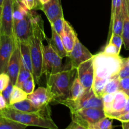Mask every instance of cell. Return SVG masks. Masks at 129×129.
Instances as JSON below:
<instances>
[{"label": "cell", "mask_w": 129, "mask_h": 129, "mask_svg": "<svg viewBox=\"0 0 129 129\" xmlns=\"http://www.w3.org/2000/svg\"><path fill=\"white\" fill-rule=\"evenodd\" d=\"M49 1V0H40V3H41V4L42 5H44V4H46V3H48Z\"/></svg>", "instance_id": "obj_45"}, {"label": "cell", "mask_w": 129, "mask_h": 129, "mask_svg": "<svg viewBox=\"0 0 129 129\" xmlns=\"http://www.w3.org/2000/svg\"><path fill=\"white\" fill-rule=\"evenodd\" d=\"M62 58L52 49L49 44L43 45L42 74L48 77L51 74L71 68L70 64L63 66Z\"/></svg>", "instance_id": "obj_6"}, {"label": "cell", "mask_w": 129, "mask_h": 129, "mask_svg": "<svg viewBox=\"0 0 129 129\" xmlns=\"http://www.w3.org/2000/svg\"><path fill=\"white\" fill-rule=\"evenodd\" d=\"M20 88L29 95L34 91L35 88V80L33 76H31L26 81L22 83Z\"/></svg>", "instance_id": "obj_30"}, {"label": "cell", "mask_w": 129, "mask_h": 129, "mask_svg": "<svg viewBox=\"0 0 129 129\" xmlns=\"http://www.w3.org/2000/svg\"><path fill=\"white\" fill-rule=\"evenodd\" d=\"M93 57L82 63L77 68V76L85 89H89L92 87L94 77Z\"/></svg>", "instance_id": "obj_13"}, {"label": "cell", "mask_w": 129, "mask_h": 129, "mask_svg": "<svg viewBox=\"0 0 129 129\" xmlns=\"http://www.w3.org/2000/svg\"><path fill=\"white\" fill-rule=\"evenodd\" d=\"M22 64L24 68L33 74V67L29 43H20ZM34 76V75H33Z\"/></svg>", "instance_id": "obj_21"}, {"label": "cell", "mask_w": 129, "mask_h": 129, "mask_svg": "<svg viewBox=\"0 0 129 129\" xmlns=\"http://www.w3.org/2000/svg\"><path fill=\"white\" fill-rule=\"evenodd\" d=\"M113 119L106 117L91 125L89 129H113Z\"/></svg>", "instance_id": "obj_27"}, {"label": "cell", "mask_w": 129, "mask_h": 129, "mask_svg": "<svg viewBox=\"0 0 129 129\" xmlns=\"http://www.w3.org/2000/svg\"><path fill=\"white\" fill-rule=\"evenodd\" d=\"M116 120L121 122H125L129 121V111L125 114L119 117L118 118H116Z\"/></svg>", "instance_id": "obj_41"}, {"label": "cell", "mask_w": 129, "mask_h": 129, "mask_svg": "<svg viewBox=\"0 0 129 129\" xmlns=\"http://www.w3.org/2000/svg\"><path fill=\"white\" fill-rule=\"evenodd\" d=\"M124 59L118 55H111L103 52L94 55V69L92 89L97 96L102 98V93L105 85L113 77L118 75Z\"/></svg>", "instance_id": "obj_1"}, {"label": "cell", "mask_w": 129, "mask_h": 129, "mask_svg": "<svg viewBox=\"0 0 129 129\" xmlns=\"http://www.w3.org/2000/svg\"><path fill=\"white\" fill-rule=\"evenodd\" d=\"M27 126L5 117L0 113V129H25Z\"/></svg>", "instance_id": "obj_23"}, {"label": "cell", "mask_w": 129, "mask_h": 129, "mask_svg": "<svg viewBox=\"0 0 129 129\" xmlns=\"http://www.w3.org/2000/svg\"><path fill=\"white\" fill-rule=\"evenodd\" d=\"M129 96L122 91H118L114 93L112 100L109 103L103 104V110L106 117L111 119H116L119 113L124 109Z\"/></svg>", "instance_id": "obj_9"}, {"label": "cell", "mask_w": 129, "mask_h": 129, "mask_svg": "<svg viewBox=\"0 0 129 129\" xmlns=\"http://www.w3.org/2000/svg\"><path fill=\"white\" fill-rule=\"evenodd\" d=\"M64 45V49L68 54L72 51L75 44L77 37V33L68 21L64 20V28L61 35H60Z\"/></svg>", "instance_id": "obj_16"}, {"label": "cell", "mask_w": 129, "mask_h": 129, "mask_svg": "<svg viewBox=\"0 0 129 129\" xmlns=\"http://www.w3.org/2000/svg\"><path fill=\"white\" fill-rule=\"evenodd\" d=\"M8 105V103L6 102V101L5 100V99L4 98V97L3 96V95L1 94V93H0V111L3 110V109H5L7 106Z\"/></svg>", "instance_id": "obj_40"}, {"label": "cell", "mask_w": 129, "mask_h": 129, "mask_svg": "<svg viewBox=\"0 0 129 129\" xmlns=\"http://www.w3.org/2000/svg\"><path fill=\"white\" fill-rule=\"evenodd\" d=\"M16 1H17V2H22V0H15Z\"/></svg>", "instance_id": "obj_49"}, {"label": "cell", "mask_w": 129, "mask_h": 129, "mask_svg": "<svg viewBox=\"0 0 129 129\" xmlns=\"http://www.w3.org/2000/svg\"><path fill=\"white\" fill-rule=\"evenodd\" d=\"M126 63H127V64H128V65L129 66V57L126 58Z\"/></svg>", "instance_id": "obj_47"}, {"label": "cell", "mask_w": 129, "mask_h": 129, "mask_svg": "<svg viewBox=\"0 0 129 129\" xmlns=\"http://www.w3.org/2000/svg\"><path fill=\"white\" fill-rule=\"evenodd\" d=\"M13 84H11V82H10V83L8 84V86L1 93V94L3 95V96L4 97V98H5V100L6 101V102H7L8 105L9 102H10V96H11V93H12L13 89Z\"/></svg>", "instance_id": "obj_36"}, {"label": "cell", "mask_w": 129, "mask_h": 129, "mask_svg": "<svg viewBox=\"0 0 129 129\" xmlns=\"http://www.w3.org/2000/svg\"><path fill=\"white\" fill-rule=\"evenodd\" d=\"M13 36L1 35L0 39V74L7 72L9 60L14 49Z\"/></svg>", "instance_id": "obj_10"}, {"label": "cell", "mask_w": 129, "mask_h": 129, "mask_svg": "<svg viewBox=\"0 0 129 129\" xmlns=\"http://www.w3.org/2000/svg\"><path fill=\"white\" fill-rule=\"evenodd\" d=\"M64 16H59L56 18L53 21H50L49 23L51 25V27L53 28L56 32L59 35H61L63 31V28H64Z\"/></svg>", "instance_id": "obj_29"}, {"label": "cell", "mask_w": 129, "mask_h": 129, "mask_svg": "<svg viewBox=\"0 0 129 129\" xmlns=\"http://www.w3.org/2000/svg\"><path fill=\"white\" fill-rule=\"evenodd\" d=\"M1 7H0V39H1Z\"/></svg>", "instance_id": "obj_44"}, {"label": "cell", "mask_w": 129, "mask_h": 129, "mask_svg": "<svg viewBox=\"0 0 129 129\" xmlns=\"http://www.w3.org/2000/svg\"><path fill=\"white\" fill-rule=\"evenodd\" d=\"M35 2H36L38 10H42V5L40 3V0H35Z\"/></svg>", "instance_id": "obj_43"}, {"label": "cell", "mask_w": 129, "mask_h": 129, "mask_svg": "<svg viewBox=\"0 0 129 129\" xmlns=\"http://www.w3.org/2000/svg\"><path fill=\"white\" fill-rule=\"evenodd\" d=\"M27 98L37 108L42 109L53 102V97L47 88L39 87L32 93L27 96Z\"/></svg>", "instance_id": "obj_15"}, {"label": "cell", "mask_w": 129, "mask_h": 129, "mask_svg": "<svg viewBox=\"0 0 129 129\" xmlns=\"http://www.w3.org/2000/svg\"><path fill=\"white\" fill-rule=\"evenodd\" d=\"M122 129H129V121L125 122H121Z\"/></svg>", "instance_id": "obj_42"}, {"label": "cell", "mask_w": 129, "mask_h": 129, "mask_svg": "<svg viewBox=\"0 0 129 129\" xmlns=\"http://www.w3.org/2000/svg\"><path fill=\"white\" fill-rule=\"evenodd\" d=\"M76 76L77 69L71 68L46 77V88L53 97V102L58 103L68 98Z\"/></svg>", "instance_id": "obj_4"}, {"label": "cell", "mask_w": 129, "mask_h": 129, "mask_svg": "<svg viewBox=\"0 0 129 129\" xmlns=\"http://www.w3.org/2000/svg\"><path fill=\"white\" fill-rule=\"evenodd\" d=\"M0 113L5 117L27 127L33 126L47 129H58L51 117L49 105L37 112H23L14 109L8 105L5 109L0 111Z\"/></svg>", "instance_id": "obj_3"}, {"label": "cell", "mask_w": 129, "mask_h": 129, "mask_svg": "<svg viewBox=\"0 0 129 129\" xmlns=\"http://www.w3.org/2000/svg\"><path fill=\"white\" fill-rule=\"evenodd\" d=\"M102 52L108 55H118L120 54V50L115 45L111 44V43H108L104 50Z\"/></svg>", "instance_id": "obj_33"}, {"label": "cell", "mask_w": 129, "mask_h": 129, "mask_svg": "<svg viewBox=\"0 0 129 129\" xmlns=\"http://www.w3.org/2000/svg\"><path fill=\"white\" fill-rule=\"evenodd\" d=\"M120 78L118 75L113 77L110 79L105 85L104 88L102 93V97L106 94H113L118 91H119V85H120Z\"/></svg>", "instance_id": "obj_25"}, {"label": "cell", "mask_w": 129, "mask_h": 129, "mask_svg": "<svg viewBox=\"0 0 129 129\" xmlns=\"http://www.w3.org/2000/svg\"><path fill=\"white\" fill-rule=\"evenodd\" d=\"M122 5V0H112L111 1V18L113 16L115 11H117L121 9Z\"/></svg>", "instance_id": "obj_37"}, {"label": "cell", "mask_w": 129, "mask_h": 129, "mask_svg": "<svg viewBox=\"0 0 129 129\" xmlns=\"http://www.w3.org/2000/svg\"><path fill=\"white\" fill-rule=\"evenodd\" d=\"M85 90V89L81 84L78 78H77V76H76L71 86L69 96L68 98L70 100H77L82 95Z\"/></svg>", "instance_id": "obj_24"}, {"label": "cell", "mask_w": 129, "mask_h": 129, "mask_svg": "<svg viewBox=\"0 0 129 129\" xmlns=\"http://www.w3.org/2000/svg\"><path fill=\"white\" fill-rule=\"evenodd\" d=\"M46 40L48 42V44L50 45L52 49L62 58L67 57L68 53L66 52L62 42L61 38L59 34L56 32L55 30L51 28V38L50 39H48L47 37L45 38Z\"/></svg>", "instance_id": "obj_18"}, {"label": "cell", "mask_w": 129, "mask_h": 129, "mask_svg": "<svg viewBox=\"0 0 129 129\" xmlns=\"http://www.w3.org/2000/svg\"><path fill=\"white\" fill-rule=\"evenodd\" d=\"M14 0H3L1 6V35L13 36Z\"/></svg>", "instance_id": "obj_12"}, {"label": "cell", "mask_w": 129, "mask_h": 129, "mask_svg": "<svg viewBox=\"0 0 129 129\" xmlns=\"http://www.w3.org/2000/svg\"><path fill=\"white\" fill-rule=\"evenodd\" d=\"M94 55L91 54V52L80 42L77 38L73 49L68 54L67 57L69 59V63L71 67L77 69L80 64L89 59H92Z\"/></svg>", "instance_id": "obj_11"}, {"label": "cell", "mask_w": 129, "mask_h": 129, "mask_svg": "<svg viewBox=\"0 0 129 129\" xmlns=\"http://www.w3.org/2000/svg\"><path fill=\"white\" fill-rule=\"evenodd\" d=\"M119 89L129 96V77L120 79Z\"/></svg>", "instance_id": "obj_35"}, {"label": "cell", "mask_w": 129, "mask_h": 129, "mask_svg": "<svg viewBox=\"0 0 129 129\" xmlns=\"http://www.w3.org/2000/svg\"><path fill=\"white\" fill-rule=\"evenodd\" d=\"M122 11L123 15V23L121 36L125 49L129 50V11L128 8L127 0H122Z\"/></svg>", "instance_id": "obj_19"}, {"label": "cell", "mask_w": 129, "mask_h": 129, "mask_svg": "<svg viewBox=\"0 0 129 129\" xmlns=\"http://www.w3.org/2000/svg\"><path fill=\"white\" fill-rule=\"evenodd\" d=\"M108 43L113 44L119 50H121V46L123 44L122 36L121 35H117V34H111L108 38Z\"/></svg>", "instance_id": "obj_31"}, {"label": "cell", "mask_w": 129, "mask_h": 129, "mask_svg": "<svg viewBox=\"0 0 129 129\" xmlns=\"http://www.w3.org/2000/svg\"><path fill=\"white\" fill-rule=\"evenodd\" d=\"M32 35L29 40L30 54L33 67V75L35 82L39 83L42 76L43 40L45 39L44 25L41 16L37 13L33 14Z\"/></svg>", "instance_id": "obj_2"}, {"label": "cell", "mask_w": 129, "mask_h": 129, "mask_svg": "<svg viewBox=\"0 0 129 129\" xmlns=\"http://www.w3.org/2000/svg\"><path fill=\"white\" fill-rule=\"evenodd\" d=\"M127 5H128V11H129V0H127Z\"/></svg>", "instance_id": "obj_48"}, {"label": "cell", "mask_w": 129, "mask_h": 129, "mask_svg": "<svg viewBox=\"0 0 129 129\" xmlns=\"http://www.w3.org/2000/svg\"><path fill=\"white\" fill-rule=\"evenodd\" d=\"M28 94L24 92L22 89L16 86H13L12 93L10 96L9 105H12L16 102H21L27 98Z\"/></svg>", "instance_id": "obj_26"}, {"label": "cell", "mask_w": 129, "mask_h": 129, "mask_svg": "<svg viewBox=\"0 0 129 129\" xmlns=\"http://www.w3.org/2000/svg\"><path fill=\"white\" fill-rule=\"evenodd\" d=\"M73 122L88 128L102 118L106 117L102 108H88L71 113Z\"/></svg>", "instance_id": "obj_7"}, {"label": "cell", "mask_w": 129, "mask_h": 129, "mask_svg": "<svg viewBox=\"0 0 129 129\" xmlns=\"http://www.w3.org/2000/svg\"><path fill=\"white\" fill-rule=\"evenodd\" d=\"M118 76L120 78V79L129 77V66L126 63V59H124L123 64L118 74Z\"/></svg>", "instance_id": "obj_34"}, {"label": "cell", "mask_w": 129, "mask_h": 129, "mask_svg": "<svg viewBox=\"0 0 129 129\" xmlns=\"http://www.w3.org/2000/svg\"><path fill=\"white\" fill-rule=\"evenodd\" d=\"M10 83V78L6 73L0 74V93L8 86Z\"/></svg>", "instance_id": "obj_32"}, {"label": "cell", "mask_w": 129, "mask_h": 129, "mask_svg": "<svg viewBox=\"0 0 129 129\" xmlns=\"http://www.w3.org/2000/svg\"><path fill=\"white\" fill-rule=\"evenodd\" d=\"M22 2L29 10L32 11L34 10H38L35 0H22Z\"/></svg>", "instance_id": "obj_38"}, {"label": "cell", "mask_w": 129, "mask_h": 129, "mask_svg": "<svg viewBox=\"0 0 129 129\" xmlns=\"http://www.w3.org/2000/svg\"><path fill=\"white\" fill-rule=\"evenodd\" d=\"M14 49L9 60L6 73L10 76V82L11 84L15 85L22 66V58L20 42L14 39Z\"/></svg>", "instance_id": "obj_14"}, {"label": "cell", "mask_w": 129, "mask_h": 129, "mask_svg": "<svg viewBox=\"0 0 129 129\" xmlns=\"http://www.w3.org/2000/svg\"><path fill=\"white\" fill-rule=\"evenodd\" d=\"M33 14L34 11H29L21 20L13 24V37L20 43H29L32 35Z\"/></svg>", "instance_id": "obj_8"}, {"label": "cell", "mask_w": 129, "mask_h": 129, "mask_svg": "<svg viewBox=\"0 0 129 129\" xmlns=\"http://www.w3.org/2000/svg\"><path fill=\"white\" fill-rule=\"evenodd\" d=\"M3 3V0H0V7L2 6Z\"/></svg>", "instance_id": "obj_46"}, {"label": "cell", "mask_w": 129, "mask_h": 129, "mask_svg": "<svg viewBox=\"0 0 129 129\" xmlns=\"http://www.w3.org/2000/svg\"><path fill=\"white\" fill-rule=\"evenodd\" d=\"M41 10L44 13L49 22L59 16H64L61 0H49L42 5Z\"/></svg>", "instance_id": "obj_17"}, {"label": "cell", "mask_w": 129, "mask_h": 129, "mask_svg": "<svg viewBox=\"0 0 129 129\" xmlns=\"http://www.w3.org/2000/svg\"><path fill=\"white\" fill-rule=\"evenodd\" d=\"M65 129H88L87 128H85L83 126L80 125L78 123H76V122L72 121L69 124V125Z\"/></svg>", "instance_id": "obj_39"}, {"label": "cell", "mask_w": 129, "mask_h": 129, "mask_svg": "<svg viewBox=\"0 0 129 129\" xmlns=\"http://www.w3.org/2000/svg\"><path fill=\"white\" fill-rule=\"evenodd\" d=\"M9 105L16 110L23 112H37L41 110L35 107L28 98Z\"/></svg>", "instance_id": "obj_22"}, {"label": "cell", "mask_w": 129, "mask_h": 129, "mask_svg": "<svg viewBox=\"0 0 129 129\" xmlns=\"http://www.w3.org/2000/svg\"><path fill=\"white\" fill-rule=\"evenodd\" d=\"M123 23V15L122 6H121V10L118 12L115 13L113 18L110 19L109 37L111 34H117V35H121Z\"/></svg>", "instance_id": "obj_20"}, {"label": "cell", "mask_w": 129, "mask_h": 129, "mask_svg": "<svg viewBox=\"0 0 129 129\" xmlns=\"http://www.w3.org/2000/svg\"><path fill=\"white\" fill-rule=\"evenodd\" d=\"M58 103L66 106L70 110L71 113L88 108H99L103 109V101L102 98L97 96L94 93L92 88L85 89L82 95L77 100L67 98L59 101Z\"/></svg>", "instance_id": "obj_5"}, {"label": "cell", "mask_w": 129, "mask_h": 129, "mask_svg": "<svg viewBox=\"0 0 129 129\" xmlns=\"http://www.w3.org/2000/svg\"><path fill=\"white\" fill-rule=\"evenodd\" d=\"M31 76H33V74H32L30 72H29V71L27 70V69L24 68L23 64H22L21 68H20V71H19L18 75L15 86L20 88V86H21V85L22 84V83H24L25 81H26L28 78H30Z\"/></svg>", "instance_id": "obj_28"}]
</instances>
